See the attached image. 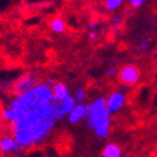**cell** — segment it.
<instances>
[{
	"label": "cell",
	"mask_w": 157,
	"mask_h": 157,
	"mask_svg": "<svg viewBox=\"0 0 157 157\" xmlns=\"http://www.w3.org/2000/svg\"><path fill=\"white\" fill-rule=\"evenodd\" d=\"M53 84V80L37 84L16 96L3 109V119L11 123L12 136L23 149L41 144L59 121Z\"/></svg>",
	"instance_id": "6da1fadb"
},
{
	"label": "cell",
	"mask_w": 157,
	"mask_h": 157,
	"mask_svg": "<svg viewBox=\"0 0 157 157\" xmlns=\"http://www.w3.org/2000/svg\"><path fill=\"white\" fill-rule=\"evenodd\" d=\"M87 125L99 139H108L110 133L111 114L107 109L105 97H97L90 103H87Z\"/></svg>",
	"instance_id": "7a4b0ae2"
},
{
	"label": "cell",
	"mask_w": 157,
	"mask_h": 157,
	"mask_svg": "<svg viewBox=\"0 0 157 157\" xmlns=\"http://www.w3.org/2000/svg\"><path fill=\"white\" fill-rule=\"evenodd\" d=\"M117 76H118V80L123 86L131 87L139 81L141 71H140L137 66L133 65V64H128V65H124L123 67L120 68Z\"/></svg>",
	"instance_id": "3957f363"
},
{
	"label": "cell",
	"mask_w": 157,
	"mask_h": 157,
	"mask_svg": "<svg viewBox=\"0 0 157 157\" xmlns=\"http://www.w3.org/2000/svg\"><path fill=\"white\" fill-rule=\"evenodd\" d=\"M39 82H37L36 74L34 71H28V73L23 74L22 76H20L14 81V84L12 85V89L14 91V94H17V96H19V94H22L24 92L31 90Z\"/></svg>",
	"instance_id": "277c9868"
},
{
	"label": "cell",
	"mask_w": 157,
	"mask_h": 157,
	"mask_svg": "<svg viewBox=\"0 0 157 157\" xmlns=\"http://www.w3.org/2000/svg\"><path fill=\"white\" fill-rule=\"evenodd\" d=\"M107 100V109L110 112V114L117 113L123 108L124 103L126 100V94L122 90H115L112 91L108 98H105Z\"/></svg>",
	"instance_id": "5b68a950"
},
{
	"label": "cell",
	"mask_w": 157,
	"mask_h": 157,
	"mask_svg": "<svg viewBox=\"0 0 157 157\" xmlns=\"http://www.w3.org/2000/svg\"><path fill=\"white\" fill-rule=\"evenodd\" d=\"M23 151L13 136H3L0 139V153L2 155H18Z\"/></svg>",
	"instance_id": "8992f818"
},
{
	"label": "cell",
	"mask_w": 157,
	"mask_h": 157,
	"mask_svg": "<svg viewBox=\"0 0 157 157\" xmlns=\"http://www.w3.org/2000/svg\"><path fill=\"white\" fill-rule=\"evenodd\" d=\"M87 118V105L86 103H76L67 115V121L71 124H77Z\"/></svg>",
	"instance_id": "52a82bcc"
},
{
	"label": "cell",
	"mask_w": 157,
	"mask_h": 157,
	"mask_svg": "<svg viewBox=\"0 0 157 157\" xmlns=\"http://www.w3.org/2000/svg\"><path fill=\"white\" fill-rule=\"evenodd\" d=\"M52 92L54 100L56 102L66 100L67 98H69L71 96L67 85L64 84V82H60V81H56V82H54L52 85Z\"/></svg>",
	"instance_id": "ba28073f"
},
{
	"label": "cell",
	"mask_w": 157,
	"mask_h": 157,
	"mask_svg": "<svg viewBox=\"0 0 157 157\" xmlns=\"http://www.w3.org/2000/svg\"><path fill=\"white\" fill-rule=\"evenodd\" d=\"M102 157H122V149L115 143H108L101 152Z\"/></svg>",
	"instance_id": "9c48e42d"
},
{
	"label": "cell",
	"mask_w": 157,
	"mask_h": 157,
	"mask_svg": "<svg viewBox=\"0 0 157 157\" xmlns=\"http://www.w3.org/2000/svg\"><path fill=\"white\" fill-rule=\"evenodd\" d=\"M50 29L56 34L63 33L66 30V22L64 21V19L59 18V17L53 18L50 21Z\"/></svg>",
	"instance_id": "30bf717a"
},
{
	"label": "cell",
	"mask_w": 157,
	"mask_h": 157,
	"mask_svg": "<svg viewBox=\"0 0 157 157\" xmlns=\"http://www.w3.org/2000/svg\"><path fill=\"white\" fill-rule=\"evenodd\" d=\"M75 100H76V103H85L87 98L86 90L82 86H78L75 90V96H74Z\"/></svg>",
	"instance_id": "8fae6325"
},
{
	"label": "cell",
	"mask_w": 157,
	"mask_h": 157,
	"mask_svg": "<svg viewBox=\"0 0 157 157\" xmlns=\"http://www.w3.org/2000/svg\"><path fill=\"white\" fill-rule=\"evenodd\" d=\"M123 5L122 0H107L105 1V7L109 11H115Z\"/></svg>",
	"instance_id": "7c38bea8"
},
{
	"label": "cell",
	"mask_w": 157,
	"mask_h": 157,
	"mask_svg": "<svg viewBox=\"0 0 157 157\" xmlns=\"http://www.w3.org/2000/svg\"><path fill=\"white\" fill-rule=\"evenodd\" d=\"M144 3H145L144 0H128V5L130 6V8H132V9L141 8Z\"/></svg>",
	"instance_id": "4fadbf2b"
},
{
	"label": "cell",
	"mask_w": 157,
	"mask_h": 157,
	"mask_svg": "<svg viewBox=\"0 0 157 157\" xmlns=\"http://www.w3.org/2000/svg\"><path fill=\"white\" fill-rule=\"evenodd\" d=\"M151 46V42H149V40L147 39H143L140 41L139 43V48L141 51H147Z\"/></svg>",
	"instance_id": "5bb4252c"
},
{
	"label": "cell",
	"mask_w": 157,
	"mask_h": 157,
	"mask_svg": "<svg viewBox=\"0 0 157 157\" xmlns=\"http://www.w3.org/2000/svg\"><path fill=\"white\" fill-rule=\"evenodd\" d=\"M97 28H98V24L96 23V22H90V23L88 24V29H89L90 32H96Z\"/></svg>",
	"instance_id": "9a60e30c"
},
{
	"label": "cell",
	"mask_w": 157,
	"mask_h": 157,
	"mask_svg": "<svg viewBox=\"0 0 157 157\" xmlns=\"http://www.w3.org/2000/svg\"><path fill=\"white\" fill-rule=\"evenodd\" d=\"M115 74H118L117 73V71H115V68L114 67H110L109 69L107 71V75L109 77H113L115 75Z\"/></svg>",
	"instance_id": "2e32d148"
},
{
	"label": "cell",
	"mask_w": 157,
	"mask_h": 157,
	"mask_svg": "<svg viewBox=\"0 0 157 157\" xmlns=\"http://www.w3.org/2000/svg\"><path fill=\"white\" fill-rule=\"evenodd\" d=\"M88 39H89L90 41H94V40L97 39V33H96V32H90V33L88 34Z\"/></svg>",
	"instance_id": "e0dca14e"
}]
</instances>
